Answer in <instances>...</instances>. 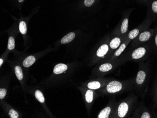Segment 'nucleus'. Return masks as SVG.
Here are the masks:
<instances>
[{"label": "nucleus", "instance_id": "obj_1", "mask_svg": "<svg viewBox=\"0 0 157 118\" xmlns=\"http://www.w3.org/2000/svg\"><path fill=\"white\" fill-rule=\"evenodd\" d=\"M152 50L153 48L151 41L134 48L132 51L122 54L118 59L122 65L128 61H134L138 63L144 62L150 55Z\"/></svg>", "mask_w": 157, "mask_h": 118}, {"label": "nucleus", "instance_id": "obj_2", "mask_svg": "<svg viewBox=\"0 0 157 118\" xmlns=\"http://www.w3.org/2000/svg\"><path fill=\"white\" fill-rule=\"evenodd\" d=\"M150 66L149 61L138 63V71L134 78V90L139 95L144 96L147 92L150 76Z\"/></svg>", "mask_w": 157, "mask_h": 118}, {"label": "nucleus", "instance_id": "obj_3", "mask_svg": "<svg viewBox=\"0 0 157 118\" xmlns=\"http://www.w3.org/2000/svg\"><path fill=\"white\" fill-rule=\"evenodd\" d=\"M138 105L137 96L131 94L126 98L117 102L115 111L112 116L113 118H125L130 117Z\"/></svg>", "mask_w": 157, "mask_h": 118}, {"label": "nucleus", "instance_id": "obj_4", "mask_svg": "<svg viewBox=\"0 0 157 118\" xmlns=\"http://www.w3.org/2000/svg\"><path fill=\"white\" fill-rule=\"evenodd\" d=\"M134 78L118 81L112 80L106 85L104 92L109 95H119L134 89Z\"/></svg>", "mask_w": 157, "mask_h": 118}, {"label": "nucleus", "instance_id": "obj_5", "mask_svg": "<svg viewBox=\"0 0 157 118\" xmlns=\"http://www.w3.org/2000/svg\"><path fill=\"white\" fill-rule=\"evenodd\" d=\"M153 20L151 16L147 14V17L140 25L134 29L132 30L127 34V39L131 41L137 37V36L142 32L150 28Z\"/></svg>", "mask_w": 157, "mask_h": 118}, {"label": "nucleus", "instance_id": "obj_6", "mask_svg": "<svg viewBox=\"0 0 157 118\" xmlns=\"http://www.w3.org/2000/svg\"><path fill=\"white\" fill-rule=\"evenodd\" d=\"M154 33V29L151 28H149L141 32L137 36V37L133 40L131 44L132 48L136 47L151 41Z\"/></svg>", "mask_w": 157, "mask_h": 118}, {"label": "nucleus", "instance_id": "obj_7", "mask_svg": "<svg viewBox=\"0 0 157 118\" xmlns=\"http://www.w3.org/2000/svg\"><path fill=\"white\" fill-rule=\"evenodd\" d=\"M155 117L156 116L153 115L150 111L146 107L145 105L141 102L140 104H138V105L135 109L131 118H151Z\"/></svg>", "mask_w": 157, "mask_h": 118}, {"label": "nucleus", "instance_id": "obj_8", "mask_svg": "<svg viewBox=\"0 0 157 118\" xmlns=\"http://www.w3.org/2000/svg\"><path fill=\"white\" fill-rule=\"evenodd\" d=\"M117 104V100H116L115 97H114L111 99L108 106H106L104 109L101 110V112H99L98 115V118H112V116L115 111Z\"/></svg>", "mask_w": 157, "mask_h": 118}, {"label": "nucleus", "instance_id": "obj_9", "mask_svg": "<svg viewBox=\"0 0 157 118\" xmlns=\"http://www.w3.org/2000/svg\"><path fill=\"white\" fill-rule=\"evenodd\" d=\"M129 18L128 15L123 17L122 21L119 26L116 27V30L114 32V35L116 36H123L126 35L128 32Z\"/></svg>", "mask_w": 157, "mask_h": 118}, {"label": "nucleus", "instance_id": "obj_10", "mask_svg": "<svg viewBox=\"0 0 157 118\" xmlns=\"http://www.w3.org/2000/svg\"><path fill=\"white\" fill-rule=\"evenodd\" d=\"M127 34H126V35H124L123 36H116L110 41V43H109V51H111V52L109 53V54L111 55H112L113 53L120 47L121 44H122L127 38Z\"/></svg>", "mask_w": 157, "mask_h": 118}, {"label": "nucleus", "instance_id": "obj_11", "mask_svg": "<svg viewBox=\"0 0 157 118\" xmlns=\"http://www.w3.org/2000/svg\"><path fill=\"white\" fill-rule=\"evenodd\" d=\"M131 42L130 40L126 39L123 41L122 44H121L119 48L117 50L113 53V54L110 56V58H108V61H113L118 59L119 57L124 52L126 48L128 46V45Z\"/></svg>", "mask_w": 157, "mask_h": 118}, {"label": "nucleus", "instance_id": "obj_12", "mask_svg": "<svg viewBox=\"0 0 157 118\" xmlns=\"http://www.w3.org/2000/svg\"><path fill=\"white\" fill-rule=\"evenodd\" d=\"M109 80L105 81L104 82L99 81H93L89 82L87 84V87L90 89L97 90L102 88L103 85H106L109 82Z\"/></svg>", "mask_w": 157, "mask_h": 118}, {"label": "nucleus", "instance_id": "obj_13", "mask_svg": "<svg viewBox=\"0 0 157 118\" xmlns=\"http://www.w3.org/2000/svg\"><path fill=\"white\" fill-rule=\"evenodd\" d=\"M148 14L152 17L153 21L157 20V0H152L149 4Z\"/></svg>", "mask_w": 157, "mask_h": 118}, {"label": "nucleus", "instance_id": "obj_14", "mask_svg": "<svg viewBox=\"0 0 157 118\" xmlns=\"http://www.w3.org/2000/svg\"><path fill=\"white\" fill-rule=\"evenodd\" d=\"M109 51V45L107 44H104L100 46L96 52L97 57L98 58H104L108 54Z\"/></svg>", "mask_w": 157, "mask_h": 118}, {"label": "nucleus", "instance_id": "obj_15", "mask_svg": "<svg viewBox=\"0 0 157 118\" xmlns=\"http://www.w3.org/2000/svg\"><path fill=\"white\" fill-rule=\"evenodd\" d=\"M94 96H95V93L93 91V90L90 89H87L84 94L85 100L86 102L89 105L91 104L94 100Z\"/></svg>", "mask_w": 157, "mask_h": 118}, {"label": "nucleus", "instance_id": "obj_16", "mask_svg": "<svg viewBox=\"0 0 157 118\" xmlns=\"http://www.w3.org/2000/svg\"><path fill=\"white\" fill-rule=\"evenodd\" d=\"M67 66L66 64H59L55 67L53 72L56 74H59L67 71Z\"/></svg>", "mask_w": 157, "mask_h": 118}, {"label": "nucleus", "instance_id": "obj_17", "mask_svg": "<svg viewBox=\"0 0 157 118\" xmlns=\"http://www.w3.org/2000/svg\"><path fill=\"white\" fill-rule=\"evenodd\" d=\"M75 37V32H69L62 39L61 43L62 44H68L74 40Z\"/></svg>", "mask_w": 157, "mask_h": 118}, {"label": "nucleus", "instance_id": "obj_18", "mask_svg": "<svg viewBox=\"0 0 157 118\" xmlns=\"http://www.w3.org/2000/svg\"><path fill=\"white\" fill-rule=\"evenodd\" d=\"M35 58L33 55L27 57L23 62V65L25 67H29L35 63Z\"/></svg>", "mask_w": 157, "mask_h": 118}, {"label": "nucleus", "instance_id": "obj_19", "mask_svg": "<svg viewBox=\"0 0 157 118\" xmlns=\"http://www.w3.org/2000/svg\"><path fill=\"white\" fill-rule=\"evenodd\" d=\"M152 96L154 105L157 108V77L155 79L152 87Z\"/></svg>", "mask_w": 157, "mask_h": 118}, {"label": "nucleus", "instance_id": "obj_20", "mask_svg": "<svg viewBox=\"0 0 157 118\" xmlns=\"http://www.w3.org/2000/svg\"><path fill=\"white\" fill-rule=\"evenodd\" d=\"M153 50L157 53V25L154 29L153 37L151 40Z\"/></svg>", "mask_w": 157, "mask_h": 118}, {"label": "nucleus", "instance_id": "obj_21", "mask_svg": "<svg viewBox=\"0 0 157 118\" xmlns=\"http://www.w3.org/2000/svg\"><path fill=\"white\" fill-rule=\"evenodd\" d=\"M15 72L16 75L18 80H22L23 78V74L22 69L19 66H16L15 67Z\"/></svg>", "mask_w": 157, "mask_h": 118}, {"label": "nucleus", "instance_id": "obj_22", "mask_svg": "<svg viewBox=\"0 0 157 118\" xmlns=\"http://www.w3.org/2000/svg\"><path fill=\"white\" fill-rule=\"evenodd\" d=\"M35 97L40 103H44L45 102L44 97V95L40 90H36L35 92Z\"/></svg>", "mask_w": 157, "mask_h": 118}, {"label": "nucleus", "instance_id": "obj_23", "mask_svg": "<svg viewBox=\"0 0 157 118\" xmlns=\"http://www.w3.org/2000/svg\"><path fill=\"white\" fill-rule=\"evenodd\" d=\"M19 29L20 32L22 34H25L27 31V27L25 22L22 21L19 23Z\"/></svg>", "mask_w": 157, "mask_h": 118}, {"label": "nucleus", "instance_id": "obj_24", "mask_svg": "<svg viewBox=\"0 0 157 118\" xmlns=\"http://www.w3.org/2000/svg\"><path fill=\"white\" fill-rule=\"evenodd\" d=\"M8 48L10 50H13L15 48V40L13 37H10L9 39Z\"/></svg>", "mask_w": 157, "mask_h": 118}, {"label": "nucleus", "instance_id": "obj_25", "mask_svg": "<svg viewBox=\"0 0 157 118\" xmlns=\"http://www.w3.org/2000/svg\"><path fill=\"white\" fill-rule=\"evenodd\" d=\"M9 114L11 118H18L19 117L18 112L15 110H13V109H11V110H10Z\"/></svg>", "mask_w": 157, "mask_h": 118}, {"label": "nucleus", "instance_id": "obj_26", "mask_svg": "<svg viewBox=\"0 0 157 118\" xmlns=\"http://www.w3.org/2000/svg\"><path fill=\"white\" fill-rule=\"evenodd\" d=\"M7 90L5 89H0V99H3L6 96Z\"/></svg>", "mask_w": 157, "mask_h": 118}, {"label": "nucleus", "instance_id": "obj_27", "mask_svg": "<svg viewBox=\"0 0 157 118\" xmlns=\"http://www.w3.org/2000/svg\"><path fill=\"white\" fill-rule=\"evenodd\" d=\"M95 0H84V4L86 7H90L93 4Z\"/></svg>", "mask_w": 157, "mask_h": 118}, {"label": "nucleus", "instance_id": "obj_28", "mask_svg": "<svg viewBox=\"0 0 157 118\" xmlns=\"http://www.w3.org/2000/svg\"><path fill=\"white\" fill-rule=\"evenodd\" d=\"M140 1H142V2H144V3H147L149 2L150 0H140Z\"/></svg>", "mask_w": 157, "mask_h": 118}, {"label": "nucleus", "instance_id": "obj_29", "mask_svg": "<svg viewBox=\"0 0 157 118\" xmlns=\"http://www.w3.org/2000/svg\"><path fill=\"white\" fill-rule=\"evenodd\" d=\"M3 60L2 59H0V67H1L2 65V63H3Z\"/></svg>", "mask_w": 157, "mask_h": 118}, {"label": "nucleus", "instance_id": "obj_30", "mask_svg": "<svg viewBox=\"0 0 157 118\" xmlns=\"http://www.w3.org/2000/svg\"><path fill=\"white\" fill-rule=\"evenodd\" d=\"M18 2H23L24 1V0H18Z\"/></svg>", "mask_w": 157, "mask_h": 118}, {"label": "nucleus", "instance_id": "obj_31", "mask_svg": "<svg viewBox=\"0 0 157 118\" xmlns=\"http://www.w3.org/2000/svg\"><path fill=\"white\" fill-rule=\"evenodd\" d=\"M156 117H157V116H156Z\"/></svg>", "mask_w": 157, "mask_h": 118}]
</instances>
